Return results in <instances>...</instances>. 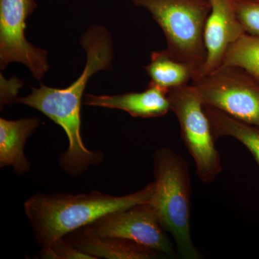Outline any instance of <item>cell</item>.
Listing matches in <instances>:
<instances>
[{
    "mask_svg": "<svg viewBox=\"0 0 259 259\" xmlns=\"http://www.w3.org/2000/svg\"><path fill=\"white\" fill-rule=\"evenodd\" d=\"M154 182L135 193L121 197L94 191L90 194H36L24 204L37 243L41 249L108 213L151 202Z\"/></svg>",
    "mask_w": 259,
    "mask_h": 259,
    "instance_id": "6da1fadb",
    "label": "cell"
},
{
    "mask_svg": "<svg viewBox=\"0 0 259 259\" xmlns=\"http://www.w3.org/2000/svg\"><path fill=\"white\" fill-rule=\"evenodd\" d=\"M81 44L87 51L88 60L79 79L65 89L41 84L39 88H32L28 96L15 100L36 109L64 130L69 141L64 157L72 163L86 161L91 155L81 136V100L87 83L95 73L109 69L113 59L111 37L101 26L91 27L83 34Z\"/></svg>",
    "mask_w": 259,
    "mask_h": 259,
    "instance_id": "7a4b0ae2",
    "label": "cell"
},
{
    "mask_svg": "<svg viewBox=\"0 0 259 259\" xmlns=\"http://www.w3.org/2000/svg\"><path fill=\"white\" fill-rule=\"evenodd\" d=\"M155 187L149 202L182 258H200L191 236V180L188 164L168 148L154 155Z\"/></svg>",
    "mask_w": 259,
    "mask_h": 259,
    "instance_id": "3957f363",
    "label": "cell"
},
{
    "mask_svg": "<svg viewBox=\"0 0 259 259\" xmlns=\"http://www.w3.org/2000/svg\"><path fill=\"white\" fill-rule=\"evenodd\" d=\"M131 1L152 15L166 36L169 54L192 65L197 73L206 59L204 31L211 10L209 0Z\"/></svg>",
    "mask_w": 259,
    "mask_h": 259,
    "instance_id": "277c9868",
    "label": "cell"
},
{
    "mask_svg": "<svg viewBox=\"0 0 259 259\" xmlns=\"http://www.w3.org/2000/svg\"><path fill=\"white\" fill-rule=\"evenodd\" d=\"M170 109L180 123L181 136L193 158L197 176L204 183L215 180L223 170L208 117L192 84L168 90Z\"/></svg>",
    "mask_w": 259,
    "mask_h": 259,
    "instance_id": "5b68a950",
    "label": "cell"
},
{
    "mask_svg": "<svg viewBox=\"0 0 259 259\" xmlns=\"http://www.w3.org/2000/svg\"><path fill=\"white\" fill-rule=\"evenodd\" d=\"M191 84L204 106L259 128V80L248 71L237 66H221Z\"/></svg>",
    "mask_w": 259,
    "mask_h": 259,
    "instance_id": "8992f818",
    "label": "cell"
},
{
    "mask_svg": "<svg viewBox=\"0 0 259 259\" xmlns=\"http://www.w3.org/2000/svg\"><path fill=\"white\" fill-rule=\"evenodd\" d=\"M35 0H0V65L12 62L26 66L40 81L49 69L47 53L25 37L26 20L36 8Z\"/></svg>",
    "mask_w": 259,
    "mask_h": 259,
    "instance_id": "52a82bcc",
    "label": "cell"
},
{
    "mask_svg": "<svg viewBox=\"0 0 259 259\" xmlns=\"http://www.w3.org/2000/svg\"><path fill=\"white\" fill-rule=\"evenodd\" d=\"M83 229L102 236L124 238L165 254L175 250L149 202L108 213Z\"/></svg>",
    "mask_w": 259,
    "mask_h": 259,
    "instance_id": "ba28073f",
    "label": "cell"
},
{
    "mask_svg": "<svg viewBox=\"0 0 259 259\" xmlns=\"http://www.w3.org/2000/svg\"><path fill=\"white\" fill-rule=\"evenodd\" d=\"M209 3L211 10L204 31L206 59L192 81L218 69L230 47L245 33L237 18L233 0H209Z\"/></svg>",
    "mask_w": 259,
    "mask_h": 259,
    "instance_id": "9c48e42d",
    "label": "cell"
},
{
    "mask_svg": "<svg viewBox=\"0 0 259 259\" xmlns=\"http://www.w3.org/2000/svg\"><path fill=\"white\" fill-rule=\"evenodd\" d=\"M168 92L149 83L148 88L142 93L87 95L85 105L123 110L134 117H160L171 110Z\"/></svg>",
    "mask_w": 259,
    "mask_h": 259,
    "instance_id": "30bf717a",
    "label": "cell"
},
{
    "mask_svg": "<svg viewBox=\"0 0 259 259\" xmlns=\"http://www.w3.org/2000/svg\"><path fill=\"white\" fill-rule=\"evenodd\" d=\"M64 238L95 259H152L158 256L156 250L136 242L117 237L97 236L82 228Z\"/></svg>",
    "mask_w": 259,
    "mask_h": 259,
    "instance_id": "8fae6325",
    "label": "cell"
},
{
    "mask_svg": "<svg viewBox=\"0 0 259 259\" xmlns=\"http://www.w3.org/2000/svg\"><path fill=\"white\" fill-rule=\"evenodd\" d=\"M39 125L40 120L35 117L18 120L0 119V166L13 167L19 175L30 170L24 147Z\"/></svg>",
    "mask_w": 259,
    "mask_h": 259,
    "instance_id": "7c38bea8",
    "label": "cell"
},
{
    "mask_svg": "<svg viewBox=\"0 0 259 259\" xmlns=\"http://www.w3.org/2000/svg\"><path fill=\"white\" fill-rule=\"evenodd\" d=\"M145 69L151 78L150 83L167 91L188 85L197 71L192 65L175 59L166 50L153 52L151 62Z\"/></svg>",
    "mask_w": 259,
    "mask_h": 259,
    "instance_id": "4fadbf2b",
    "label": "cell"
},
{
    "mask_svg": "<svg viewBox=\"0 0 259 259\" xmlns=\"http://www.w3.org/2000/svg\"><path fill=\"white\" fill-rule=\"evenodd\" d=\"M204 109L214 139L229 136L238 140L250 151L259 166L258 127L236 120L214 107L204 106Z\"/></svg>",
    "mask_w": 259,
    "mask_h": 259,
    "instance_id": "5bb4252c",
    "label": "cell"
},
{
    "mask_svg": "<svg viewBox=\"0 0 259 259\" xmlns=\"http://www.w3.org/2000/svg\"><path fill=\"white\" fill-rule=\"evenodd\" d=\"M228 66L241 68L259 80V37L243 34L228 49L221 66Z\"/></svg>",
    "mask_w": 259,
    "mask_h": 259,
    "instance_id": "9a60e30c",
    "label": "cell"
},
{
    "mask_svg": "<svg viewBox=\"0 0 259 259\" xmlns=\"http://www.w3.org/2000/svg\"><path fill=\"white\" fill-rule=\"evenodd\" d=\"M238 21L245 33L259 37V0H233Z\"/></svg>",
    "mask_w": 259,
    "mask_h": 259,
    "instance_id": "2e32d148",
    "label": "cell"
},
{
    "mask_svg": "<svg viewBox=\"0 0 259 259\" xmlns=\"http://www.w3.org/2000/svg\"><path fill=\"white\" fill-rule=\"evenodd\" d=\"M40 255L42 258L95 259L75 247L64 238L54 242L47 249H41Z\"/></svg>",
    "mask_w": 259,
    "mask_h": 259,
    "instance_id": "e0dca14e",
    "label": "cell"
}]
</instances>
